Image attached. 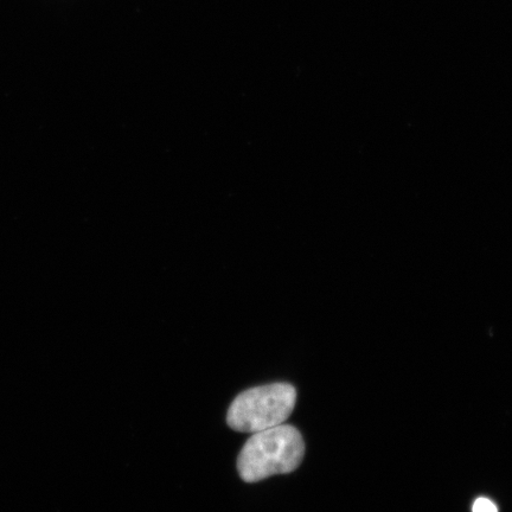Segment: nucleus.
Masks as SVG:
<instances>
[{
  "instance_id": "obj_3",
  "label": "nucleus",
  "mask_w": 512,
  "mask_h": 512,
  "mask_svg": "<svg viewBox=\"0 0 512 512\" xmlns=\"http://www.w3.org/2000/svg\"><path fill=\"white\" fill-rule=\"evenodd\" d=\"M473 512H498L497 507L488 498H478L473 504Z\"/></svg>"
},
{
  "instance_id": "obj_1",
  "label": "nucleus",
  "mask_w": 512,
  "mask_h": 512,
  "mask_svg": "<svg viewBox=\"0 0 512 512\" xmlns=\"http://www.w3.org/2000/svg\"><path fill=\"white\" fill-rule=\"evenodd\" d=\"M305 445L302 434L290 425H280L253 433L243 446L238 470L246 483H256L275 475L297 470Z\"/></svg>"
},
{
  "instance_id": "obj_2",
  "label": "nucleus",
  "mask_w": 512,
  "mask_h": 512,
  "mask_svg": "<svg viewBox=\"0 0 512 512\" xmlns=\"http://www.w3.org/2000/svg\"><path fill=\"white\" fill-rule=\"evenodd\" d=\"M297 402L296 388L272 383L246 390L230 405L227 422L234 431L258 433L284 425Z\"/></svg>"
}]
</instances>
